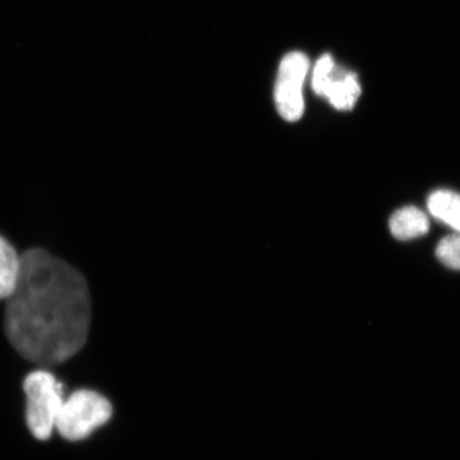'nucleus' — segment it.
Segmentation results:
<instances>
[{"label": "nucleus", "instance_id": "1", "mask_svg": "<svg viewBox=\"0 0 460 460\" xmlns=\"http://www.w3.org/2000/svg\"><path fill=\"white\" fill-rule=\"evenodd\" d=\"M21 261L19 281L5 300V335L33 364L60 365L76 355L88 339V283L77 269L41 247L22 252Z\"/></svg>", "mask_w": 460, "mask_h": 460}, {"label": "nucleus", "instance_id": "2", "mask_svg": "<svg viewBox=\"0 0 460 460\" xmlns=\"http://www.w3.org/2000/svg\"><path fill=\"white\" fill-rule=\"evenodd\" d=\"M26 394V421L34 438L48 440L56 429L65 390L54 374L45 370L28 374L24 382Z\"/></svg>", "mask_w": 460, "mask_h": 460}, {"label": "nucleus", "instance_id": "3", "mask_svg": "<svg viewBox=\"0 0 460 460\" xmlns=\"http://www.w3.org/2000/svg\"><path fill=\"white\" fill-rule=\"evenodd\" d=\"M111 416L112 405L105 396L93 390H77L63 402L56 429L66 440H84Z\"/></svg>", "mask_w": 460, "mask_h": 460}, {"label": "nucleus", "instance_id": "4", "mask_svg": "<svg viewBox=\"0 0 460 460\" xmlns=\"http://www.w3.org/2000/svg\"><path fill=\"white\" fill-rule=\"evenodd\" d=\"M309 70V60L300 51H293L281 60L275 86L276 108L281 117L296 122L304 113L303 84Z\"/></svg>", "mask_w": 460, "mask_h": 460}, {"label": "nucleus", "instance_id": "5", "mask_svg": "<svg viewBox=\"0 0 460 460\" xmlns=\"http://www.w3.org/2000/svg\"><path fill=\"white\" fill-rule=\"evenodd\" d=\"M313 89L316 94L326 97L338 111H350L361 94L358 77L354 73L339 70L329 54L315 63Z\"/></svg>", "mask_w": 460, "mask_h": 460}, {"label": "nucleus", "instance_id": "6", "mask_svg": "<svg viewBox=\"0 0 460 460\" xmlns=\"http://www.w3.org/2000/svg\"><path fill=\"white\" fill-rule=\"evenodd\" d=\"M390 232L399 240H411L427 234L429 220L422 210L416 207H405L390 218Z\"/></svg>", "mask_w": 460, "mask_h": 460}, {"label": "nucleus", "instance_id": "7", "mask_svg": "<svg viewBox=\"0 0 460 460\" xmlns=\"http://www.w3.org/2000/svg\"><path fill=\"white\" fill-rule=\"evenodd\" d=\"M21 255L4 235L0 234V300L13 295L21 274Z\"/></svg>", "mask_w": 460, "mask_h": 460}, {"label": "nucleus", "instance_id": "8", "mask_svg": "<svg viewBox=\"0 0 460 460\" xmlns=\"http://www.w3.org/2000/svg\"><path fill=\"white\" fill-rule=\"evenodd\" d=\"M428 207L437 220L460 234V194L448 190H438L430 194Z\"/></svg>", "mask_w": 460, "mask_h": 460}, {"label": "nucleus", "instance_id": "9", "mask_svg": "<svg viewBox=\"0 0 460 460\" xmlns=\"http://www.w3.org/2000/svg\"><path fill=\"white\" fill-rule=\"evenodd\" d=\"M436 255L446 267L460 271V234L442 239L437 246Z\"/></svg>", "mask_w": 460, "mask_h": 460}]
</instances>
